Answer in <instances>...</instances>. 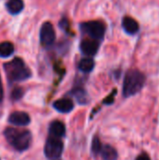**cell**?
<instances>
[{"instance_id": "obj_14", "label": "cell", "mask_w": 159, "mask_h": 160, "mask_svg": "<svg viewBox=\"0 0 159 160\" xmlns=\"http://www.w3.org/2000/svg\"><path fill=\"white\" fill-rule=\"evenodd\" d=\"M100 155L104 160H116L117 157H118L116 150L113 147H112L111 145L102 146Z\"/></svg>"}, {"instance_id": "obj_9", "label": "cell", "mask_w": 159, "mask_h": 160, "mask_svg": "<svg viewBox=\"0 0 159 160\" xmlns=\"http://www.w3.org/2000/svg\"><path fill=\"white\" fill-rule=\"evenodd\" d=\"M53 108L58 111L59 112L62 113H67L70 112L73 108H74V104L72 102V100L68 99V98H62V99H58L53 103Z\"/></svg>"}, {"instance_id": "obj_18", "label": "cell", "mask_w": 159, "mask_h": 160, "mask_svg": "<svg viewBox=\"0 0 159 160\" xmlns=\"http://www.w3.org/2000/svg\"><path fill=\"white\" fill-rule=\"evenodd\" d=\"M73 93H74L73 95L75 96V98H77L79 102L83 103V102L86 101V95H85V92L82 89H75L73 91Z\"/></svg>"}, {"instance_id": "obj_8", "label": "cell", "mask_w": 159, "mask_h": 160, "mask_svg": "<svg viewBox=\"0 0 159 160\" xmlns=\"http://www.w3.org/2000/svg\"><path fill=\"white\" fill-rule=\"evenodd\" d=\"M8 122L14 126H27L30 123V116L24 112H14L9 115Z\"/></svg>"}, {"instance_id": "obj_2", "label": "cell", "mask_w": 159, "mask_h": 160, "mask_svg": "<svg viewBox=\"0 0 159 160\" xmlns=\"http://www.w3.org/2000/svg\"><path fill=\"white\" fill-rule=\"evenodd\" d=\"M4 70L9 82L25 81L31 77L30 69L22 61V59L18 57L4 64Z\"/></svg>"}, {"instance_id": "obj_5", "label": "cell", "mask_w": 159, "mask_h": 160, "mask_svg": "<svg viewBox=\"0 0 159 160\" xmlns=\"http://www.w3.org/2000/svg\"><path fill=\"white\" fill-rule=\"evenodd\" d=\"M81 29L82 32L86 33L91 38L100 39L105 34V25L103 22L98 21L86 22L81 24Z\"/></svg>"}, {"instance_id": "obj_17", "label": "cell", "mask_w": 159, "mask_h": 160, "mask_svg": "<svg viewBox=\"0 0 159 160\" xmlns=\"http://www.w3.org/2000/svg\"><path fill=\"white\" fill-rule=\"evenodd\" d=\"M23 96V90L21 88V87H16L12 90L11 92V99L16 101V100H19L22 98V97Z\"/></svg>"}, {"instance_id": "obj_1", "label": "cell", "mask_w": 159, "mask_h": 160, "mask_svg": "<svg viewBox=\"0 0 159 160\" xmlns=\"http://www.w3.org/2000/svg\"><path fill=\"white\" fill-rule=\"evenodd\" d=\"M4 135L7 142L17 151L22 152L29 148L32 142V135L28 130L7 128Z\"/></svg>"}, {"instance_id": "obj_16", "label": "cell", "mask_w": 159, "mask_h": 160, "mask_svg": "<svg viewBox=\"0 0 159 160\" xmlns=\"http://www.w3.org/2000/svg\"><path fill=\"white\" fill-rule=\"evenodd\" d=\"M102 146H103V145L101 144L99 139L97 138V137H95L94 140H93V142H92V151H93V153H94L95 155L100 154L101 149H102Z\"/></svg>"}, {"instance_id": "obj_10", "label": "cell", "mask_w": 159, "mask_h": 160, "mask_svg": "<svg viewBox=\"0 0 159 160\" xmlns=\"http://www.w3.org/2000/svg\"><path fill=\"white\" fill-rule=\"evenodd\" d=\"M50 135L56 138H62L66 134V127L60 121H53L49 128Z\"/></svg>"}, {"instance_id": "obj_3", "label": "cell", "mask_w": 159, "mask_h": 160, "mask_svg": "<svg viewBox=\"0 0 159 160\" xmlns=\"http://www.w3.org/2000/svg\"><path fill=\"white\" fill-rule=\"evenodd\" d=\"M145 82V76L137 69H130L127 72L124 86H123V94L126 98L136 95L138 92L142 90Z\"/></svg>"}, {"instance_id": "obj_12", "label": "cell", "mask_w": 159, "mask_h": 160, "mask_svg": "<svg viewBox=\"0 0 159 160\" xmlns=\"http://www.w3.org/2000/svg\"><path fill=\"white\" fill-rule=\"evenodd\" d=\"M24 4L22 0H7L6 3V8L11 15L19 14L23 9Z\"/></svg>"}, {"instance_id": "obj_13", "label": "cell", "mask_w": 159, "mask_h": 160, "mask_svg": "<svg viewBox=\"0 0 159 160\" xmlns=\"http://www.w3.org/2000/svg\"><path fill=\"white\" fill-rule=\"evenodd\" d=\"M14 52V45L9 41H3L0 43V57L7 58Z\"/></svg>"}, {"instance_id": "obj_15", "label": "cell", "mask_w": 159, "mask_h": 160, "mask_svg": "<svg viewBox=\"0 0 159 160\" xmlns=\"http://www.w3.org/2000/svg\"><path fill=\"white\" fill-rule=\"evenodd\" d=\"M95 67V62L92 58H83L79 63V68L83 72H90Z\"/></svg>"}, {"instance_id": "obj_20", "label": "cell", "mask_w": 159, "mask_h": 160, "mask_svg": "<svg viewBox=\"0 0 159 160\" xmlns=\"http://www.w3.org/2000/svg\"><path fill=\"white\" fill-rule=\"evenodd\" d=\"M115 93H116V92H115ZM115 93H114V94L112 93L111 96H109V97L105 99V101H104V102H105L106 104H111V103H112V102H113V97H114Z\"/></svg>"}, {"instance_id": "obj_6", "label": "cell", "mask_w": 159, "mask_h": 160, "mask_svg": "<svg viewBox=\"0 0 159 160\" xmlns=\"http://www.w3.org/2000/svg\"><path fill=\"white\" fill-rule=\"evenodd\" d=\"M40 44L43 47H50L55 40V31L52 24L50 22H46L42 24L39 32Z\"/></svg>"}, {"instance_id": "obj_4", "label": "cell", "mask_w": 159, "mask_h": 160, "mask_svg": "<svg viewBox=\"0 0 159 160\" xmlns=\"http://www.w3.org/2000/svg\"><path fill=\"white\" fill-rule=\"evenodd\" d=\"M63 148H64V144L60 140V138L51 136L45 143L44 153L48 158L56 159L61 157L63 153Z\"/></svg>"}, {"instance_id": "obj_7", "label": "cell", "mask_w": 159, "mask_h": 160, "mask_svg": "<svg viewBox=\"0 0 159 160\" xmlns=\"http://www.w3.org/2000/svg\"><path fill=\"white\" fill-rule=\"evenodd\" d=\"M80 48H81L82 52L84 53L85 55L93 56L97 52L99 44L95 38H86L81 42Z\"/></svg>"}, {"instance_id": "obj_11", "label": "cell", "mask_w": 159, "mask_h": 160, "mask_svg": "<svg viewBox=\"0 0 159 160\" xmlns=\"http://www.w3.org/2000/svg\"><path fill=\"white\" fill-rule=\"evenodd\" d=\"M123 27L126 30V32L130 35H134V34L138 33V31L140 29V25H139L138 22L128 16H127L123 19Z\"/></svg>"}, {"instance_id": "obj_21", "label": "cell", "mask_w": 159, "mask_h": 160, "mask_svg": "<svg viewBox=\"0 0 159 160\" xmlns=\"http://www.w3.org/2000/svg\"><path fill=\"white\" fill-rule=\"evenodd\" d=\"M136 160H151L150 159V158L148 157V155H146V154H142V155H140Z\"/></svg>"}, {"instance_id": "obj_19", "label": "cell", "mask_w": 159, "mask_h": 160, "mask_svg": "<svg viewBox=\"0 0 159 160\" xmlns=\"http://www.w3.org/2000/svg\"><path fill=\"white\" fill-rule=\"evenodd\" d=\"M3 98H4V90H3V84H2L1 75H0V103L3 101Z\"/></svg>"}]
</instances>
